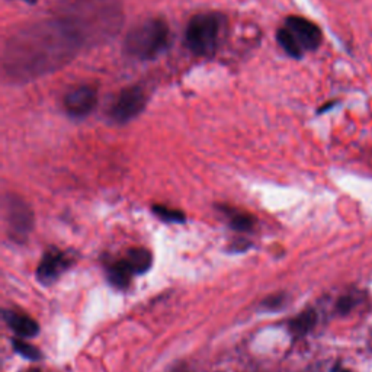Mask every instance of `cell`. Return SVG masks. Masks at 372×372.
Here are the masks:
<instances>
[{"label": "cell", "mask_w": 372, "mask_h": 372, "mask_svg": "<svg viewBox=\"0 0 372 372\" xmlns=\"http://www.w3.org/2000/svg\"><path fill=\"white\" fill-rule=\"evenodd\" d=\"M8 221L12 236L15 238L22 240L32 230L34 217L22 199L10 196V201L8 202Z\"/></svg>", "instance_id": "cell-8"}, {"label": "cell", "mask_w": 372, "mask_h": 372, "mask_svg": "<svg viewBox=\"0 0 372 372\" xmlns=\"http://www.w3.org/2000/svg\"><path fill=\"white\" fill-rule=\"evenodd\" d=\"M128 266L136 273H144L152 268V253L143 248H133L129 249L124 257Z\"/></svg>", "instance_id": "cell-10"}, {"label": "cell", "mask_w": 372, "mask_h": 372, "mask_svg": "<svg viewBox=\"0 0 372 372\" xmlns=\"http://www.w3.org/2000/svg\"><path fill=\"white\" fill-rule=\"evenodd\" d=\"M148 102V93L141 85L124 87L109 106V118L117 124H127L137 118Z\"/></svg>", "instance_id": "cell-5"}, {"label": "cell", "mask_w": 372, "mask_h": 372, "mask_svg": "<svg viewBox=\"0 0 372 372\" xmlns=\"http://www.w3.org/2000/svg\"><path fill=\"white\" fill-rule=\"evenodd\" d=\"M315 320H317V317H315V313L313 310L304 311L291 322L289 330L292 331V334H296V336H303V334L308 333L314 327Z\"/></svg>", "instance_id": "cell-13"}, {"label": "cell", "mask_w": 372, "mask_h": 372, "mask_svg": "<svg viewBox=\"0 0 372 372\" xmlns=\"http://www.w3.org/2000/svg\"><path fill=\"white\" fill-rule=\"evenodd\" d=\"M86 47H93L87 34L60 6L51 17L10 35L3 51L5 78L13 83L40 79L69 64Z\"/></svg>", "instance_id": "cell-1"}, {"label": "cell", "mask_w": 372, "mask_h": 372, "mask_svg": "<svg viewBox=\"0 0 372 372\" xmlns=\"http://www.w3.org/2000/svg\"><path fill=\"white\" fill-rule=\"evenodd\" d=\"M171 29L163 17H148L129 29L124 40V52L138 62L155 60L169 47Z\"/></svg>", "instance_id": "cell-2"}, {"label": "cell", "mask_w": 372, "mask_h": 372, "mask_svg": "<svg viewBox=\"0 0 372 372\" xmlns=\"http://www.w3.org/2000/svg\"><path fill=\"white\" fill-rule=\"evenodd\" d=\"M13 343V348L15 350L20 353V355H22L24 358L27 359H31V361H40L43 358V353L40 349H36L35 346L24 342V339H13L12 341Z\"/></svg>", "instance_id": "cell-14"}, {"label": "cell", "mask_w": 372, "mask_h": 372, "mask_svg": "<svg viewBox=\"0 0 372 372\" xmlns=\"http://www.w3.org/2000/svg\"><path fill=\"white\" fill-rule=\"evenodd\" d=\"M224 25L226 17L218 12L196 13L186 25L185 47L198 57H210L220 45Z\"/></svg>", "instance_id": "cell-3"}, {"label": "cell", "mask_w": 372, "mask_h": 372, "mask_svg": "<svg viewBox=\"0 0 372 372\" xmlns=\"http://www.w3.org/2000/svg\"><path fill=\"white\" fill-rule=\"evenodd\" d=\"M134 275V272L131 271V268L128 266V264L125 262L124 259L118 260L114 265H110L108 268V279L109 282L113 284L117 288H127L131 282V276Z\"/></svg>", "instance_id": "cell-11"}, {"label": "cell", "mask_w": 372, "mask_h": 372, "mask_svg": "<svg viewBox=\"0 0 372 372\" xmlns=\"http://www.w3.org/2000/svg\"><path fill=\"white\" fill-rule=\"evenodd\" d=\"M98 105V90L92 85H79L70 89L63 99L66 113L71 118H85Z\"/></svg>", "instance_id": "cell-6"}, {"label": "cell", "mask_w": 372, "mask_h": 372, "mask_svg": "<svg viewBox=\"0 0 372 372\" xmlns=\"http://www.w3.org/2000/svg\"><path fill=\"white\" fill-rule=\"evenodd\" d=\"M70 257L60 250H50L44 255L36 268V279L43 285H51L69 269Z\"/></svg>", "instance_id": "cell-7"}, {"label": "cell", "mask_w": 372, "mask_h": 372, "mask_svg": "<svg viewBox=\"0 0 372 372\" xmlns=\"http://www.w3.org/2000/svg\"><path fill=\"white\" fill-rule=\"evenodd\" d=\"M22 2H25L28 5H35L36 2H38V0H22Z\"/></svg>", "instance_id": "cell-17"}, {"label": "cell", "mask_w": 372, "mask_h": 372, "mask_svg": "<svg viewBox=\"0 0 372 372\" xmlns=\"http://www.w3.org/2000/svg\"><path fill=\"white\" fill-rule=\"evenodd\" d=\"M3 319H5L6 324L17 334V336H21L22 339L34 338L40 331L38 323H36L34 319H31L29 315H27V314L17 313L13 310H5Z\"/></svg>", "instance_id": "cell-9"}, {"label": "cell", "mask_w": 372, "mask_h": 372, "mask_svg": "<svg viewBox=\"0 0 372 372\" xmlns=\"http://www.w3.org/2000/svg\"><path fill=\"white\" fill-rule=\"evenodd\" d=\"M155 214L164 220V221H169V222H183L185 221V214L179 210L175 208H169V207H164V206H156L153 207Z\"/></svg>", "instance_id": "cell-15"}, {"label": "cell", "mask_w": 372, "mask_h": 372, "mask_svg": "<svg viewBox=\"0 0 372 372\" xmlns=\"http://www.w3.org/2000/svg\"><path fill=\"white\" fill-rule=\"evenodd\" d=\"M220 210L227 217L231 229L237 231H250L253 229L255 218L250 214L245 211H238L236 208H229V207H221Z\"/></svg>", "instance_id": "cell-12"}, {"label": "cell", "mask_w": 372, "mask_h": 372, "mask_svg": "<svg viewBox=\"0 0 372 372\" xmlns=\"http://www.w3.org/2000/svg\"><path fill=\"white\" fill-rule=\"evenodd\" d=\"M29 372H41V371L40 369H31Z\"/></svg>", "instance_id": "cell-19"}, {"label": "cell", "mask_w": 372, "mask_h": 372, "mask_svg": "<svg viewBox=\"0 0 372 372\" xmlns=\"http://www.w3.org/2000/svg\"><path fill=\"white\" fill-rule=\"evenodd\" d=\"M276 41L292 59H301L306 52L315 51L323 41V32L303 16L291 15L276 31Z\"/></svg>", "instance_id": "cell-4"}, {"label": "cell", "mask_w": 372, "mask_h": 372, "mask_svg": "<svg viewBox=\"0 0 372 372\" xmlns=\"http://www.w3.org/2000/svg\"><path fill=\"white\" fill-rule=\"evenodd\" d=\"M284 301H285V296L281 295V294H279V295H271L262 303V308H265V310H278V308H281L284 306Z\"/></svg>", "instance_id": "cell-16"}, {"label": "cell", "mask_w": 372, "mask_h": 372, "mask_svg": "<svg viewBox=\"0 0 372 372\" xmlns=\"http://www.w3.org/2000/svg\"><path fill=\"white\" fill-rule=\"evenodd\" d=\"M333 372H349V371H346V369H343V368H334Z\"/></svg>", "instance_id": "cell-18"}]
</instances>
